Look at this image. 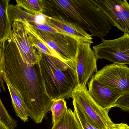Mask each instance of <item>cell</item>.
I'll list each match as a JSON object with an SVG mask.
<instances>
[{"label": "cell", "mask_w": 129, "mask_h": 129, "mask_svg": "<svg viewBox=\"0 0 129 129\" xmlns=\"http://www.w3.org/2000/svg\"><path fill=\"white\" fill-rule=\"evenodd\" d=\"M4 55L3 76L20 94L29 117L36 124L41 123L53 100L47 94L38 64L24 62L11 36L5 42Z\"/></svg>", "instance_id": "obj_1"}, {"label": "cell", "mask_w": 129, "mask_h": 129, "mask_svg": "<svg viewBox=\"0 0 129 129\" xmlns=\"http://www.w3.org/2000/svg\"><path fill=\"white\" fill-rule=\"evenodd\" d=\"M43 14L56 17L103 39L114 26L96 0H43Z\"/></svg>", "instance_id": "obj_2"}, {"label": "cell", "mask_w": 129, "mask_h": 129, "mask_svg": "<svg viewBox=\"0 0 129 129\" xmlns=\"http://www.w3.org/2000/svg\"><path fill=\"white\" fill-rule=\"evenodd\" d=\"M39 70L47 94L52 100L68 99L77 86L75 69L37 51Z\"/></svg>", "instance_id": "obj_3"}, {"label": "cell", "mask_w": 129, "mask_h": 129, "mask_svg": "<svg viewBox=\"0 0 129 129\" xmlns=\"http://www.w3.org/2000/svg\"><path fill=\"white\" fill-rule=\"evenodd\" d=\"M73 99L84 112L90 122L101 129H114L116 123L113 122L109 112L99 106L90 96L87 87L77 86L71 95Z\"/></svg>", "instance_id": "obj_4"}, {"label": "cell", "mask_w": 129, "mask_h": 129, "mask_svg": "<svg viewBox=\"0 0 129 129\" xmlns=\"http://www.w3.org/2000/svg\"><path fill=\"white\" fill-rule=\"evenodd\" d=\"M93 51L98 59H105L113 63L129 64V34L116 39H102L101 44L93 46Z\"/></svg>", "instance_id": "obj_5"}, {"label": "cell", "mask_w": 129, "mask_h": 129, "mask_svg": "<svg viewBox=\"0 0 129 129\" xmlns=\"http://www.w3.org/2000/svg\"><path fill=\"white\" fill-rule=\"evenodd\" d=\"M92 44L78 42L75 59L77 85L85 87L95 73L98 72V59L91 48Z\"/></svg>", "instance_id": "obj_6"}, {"label": "cell", "mask_w": 129, "mask_h": 129, "mask_svg": "<svg viewBox=\"0 0 129 129\" xmlns=\"http://www.w3.org/2000/svg\"><path fill=\"white\" fill-rule=\"evenodd\" d=\"M93 77L108 88L122 94L129 92V67L112 64L106 65Z\"/></svg>", "instance_id": "obj_7"}, {"label": "cell", "mask_w": 129, "mask_h": 129, "mask_svg": "<svg viewBox=\"0 0 129 129\" xmlns=\"http://www.w3.org/2000/svg\"><path fill=\"white\" fill-rule=\"evenodd\" d=\"M33 27L35 32L51 48L69 61L75 69L77 41L60 33L43 31Z\"/></svg>", "instance_id": "obj_8"}, {"label": "cell", "mask_w": 129, "mask_h": 129, "mask_svg": "<svg viewBox=\"0 0 129 129\" xmlns=\"http://www.w3.org/2000/svg\"><path fill=\"white\" fill-rule=\"evenodd\" d=\"M114 26L129 34V4L126 0H96Z\"/></svg>", "instance_id": "obj_9"}, {"label": "cell", "mask_w": 129, "mask_h": 129, "mask_svg": "<svg viewBox=\"0 0 129 129\" xmlns=\"http://www.w3.org/2000/svg\"><path fill=\"white\" fill-rule=\"evenodd\" d=\"M12 28L11 37L24 62L31 66L38 64L39 58L37 50L29 39L23 21L16 20L12 23Z\"/></svg>", "instance_id": "obj_10"}, {"label": "cell", "mask_w": 129, "mask_h": 129, "mask_svg": "<svg viewBox=\"0 0 129 129\" xmlns=\"http://www.w3.org/2000/svg\"><path fill=\"white\" fill-rule=\"evenodd\" d=\"M89 93L93 100L104 110L109 112L115 107L123 94L116 91L92 77L88 84Z\"/></svg>", "instance_id": "obj_11"}, {"label": "cell", "mask_w": 129, "mask_h": 129, "mask_svg": "<svg viewBox=\"0 0 129 129\" xmlns=\"http://www.w3.org/2000/svg\"><path fill=\"white\" fill-rule=\"evenodd\" d=\"M45 16V24L56 30L59 33L68 36L78 42L93 43L91 35L77 26L60 18Z\"/></svg>", "instance_id": "obj_12"}, {"label": "cell", "mask_w": 129, "mask_h": 129, "mask_svg": "<svg viewBox=\"0 0 129 129\" xmlns=\"http://www.w3.org/2000/svg\"><path fill=\"white\" fill-rule=\"evenodd\" d=\"M23 22L25 25L26 29L31 42L34 47L38 51L43 54L57 58L64 63L68 66L72 67L73 69H74L69 61L65 60L54 50L51 48L44 40L42 39L36 34L33 30V27L31 25L26 21Z\"/></svg>", "instance_id": "obj_13"}, {"label": "cell", "mask_w": 129, "mask_h": 129, "mask_svg": "<svg viewBox=\"0 0 129 129\" xmlns=\"http://www.w3.org/2000/svg\"><path fill=\"white\" fill-rule=\"evenodd\" d=\"M8 14L11 24L16 20H20L28 23H35L38 24H45L46 22V17L44 14L33 15L16 5L9 4Z\"/></svg>", "instance_id": "obj_14"}, {"label": "cell", "mask_w": 129, "mask_h": 129, "mask_svg": "<svg viewBox=\"0 0 129 129\" xmlns=\"http://www.w3.org/2000/svg\"><path fill=\"white\" fill-rule=\"evenodd\" d=\"M3 79L6 83L9 91L13 106L17 116L24 122H28L29 116L25 104L18 91L13 87L5 76Z\"/></svg>", "instance_id": "obj_15"}, {"label": "cell", "mask_w": 129, "mask_h": 129, "mask_svg": "<svg viewBox=\"0 0 129 129\" xmlns=\"http://www.w3.org/2000/svg\"><path fill=\"white\" fill-rule=\"evenodd\" d=\"M9 0H0V42H5L12 34V24L8 14Z\"/></svg>", "instance_id": "obj_16"}, {"label": "cell", "mask_w": 129, "mask_h": 129, "mask_svg": "<svg viewBox=\"0 0 129 129\" xmlns=\"http://www.w3.org/2000/svg\"><path fill=\"white\" fill-rule=\"evenodd\" d=\"M51 129H82L79 122L71 109H68L58 122Z\"/></svg>", "instance_id": "obj_17"}, {"label": "cell", "mask_w": 129, "mask_h": 129, "mask_svg": "<svg viewBox=\"0 0 129 129\" xmlns=\"http://www.w3.org/2000/svg\"><path fill=\"white\" fill-rule=\"evenodd\" d=\"M16 5L33 15L43 14L45 5L43 0H17Z\"/></svg>", "instance_id": "obj_18"}, {"label": "cell", "mask_w": 129, "mask_h": 129, "mask_svg": "<svg viewBox=\"0 0 129 129\" xmlns=\"http://www.w3.org/2000/svg\"><path fill=\"white\" fill-rule=\"evenodd\" d=\"M68 110L67 104L64 98H59L52 100L50 110L52 113L53 125H56Z\"/></svg>", "instance_id": "obj_19"}, {"label": "cell", "mask_w": 129, "mask_h": 129, "mask_svg": "<svg viewBox=\"0 0 129 129\" xmlns=\"http://www.w3.org/2000/svg\"><path fill=\"white\" fill-rule=\"evenodd\" d=\"M73 104L74 107V113L81 125L82 129H101L94 126L90 122L86 115L75 101H73Z\"/></svg>", "instance_id": "obj_20"}, {"label": "cell", "mask_w": 129, "mask_h": 129, "mask_svg": "<svg viewBox=\"0 0 129 129\" xmlns=\"http://www.w3.org/2000/svg\"><path fill=\"white\" fill-rule=\"evenodd\" d=\"M0 120L8 129H15L17 126L16 121L9 115L0 98Z\"/></svg>", "instance_id": "obj_21"}, {"label": "cell", "mask_w": 129, "mask_h": 129, "mask_svg": "<svg viewBox=\"0 0 129 129\" xmlns=\"http://www.w3.org/2000/svg\"><path fill=\"white\" fill-rule=\"evenodd\" d=\"M115 107L123 111H129V92L122 95L116 103Z\"/></svg>", "instance_id": "obj_22"}, {"label": "cell", "mask_w": 129, "mask_h": 129, "mask_svg": "<svg viewBox=\"0 0 129 129\" xmlns=\"http://www.w3.org/2000/svg\"><path fill=\"white\" fill-rule=\"evenodd\" d=\"M4 42L0 44V78H3V79L4 65Z\"/></svg>", "instance_id": "obj_23"}, {"label": "cell", "mask_w": 129, "mask_h": 129, "mask_svg": "<svg viewBox=\"0 0 129 129\" xmlns=\"http://www.w3.org/2000/svg\"><path fill=\"white\" fill-rule=\"evenodd\" d=\"M114 129H129V126L126 123H122L116 124Z\"/></svg>", "instance_id": "obj_24"}, {"label": "cell", "mask_w": 129, "mask_h": 129, "mask_svg": "<svg viewBox=\"0 0 129 129\" xmlns=\"http://www.w3.org/2000/svg\"><path fill=\"white\" fill-rule=\"evenodd\" d=\"M0 129H8L1 120H0Z\"/></svg>", "instance_id": "obj_25"}, {"label": "cell", "mask_w": 129, "mask_h": 129, "mask_svg": "<svg viewBox=\"0 0 129 129\" xmlns=\"http://www.w3.org/2000/svg\"><path fill=\"white\" fill-rule=\"evenodd\" d=\"M2 43H3V42H2ZM1 43H1V42H0V44H1Z\"/></svg>", "instance_id": "obj_26"}]
</instances>
